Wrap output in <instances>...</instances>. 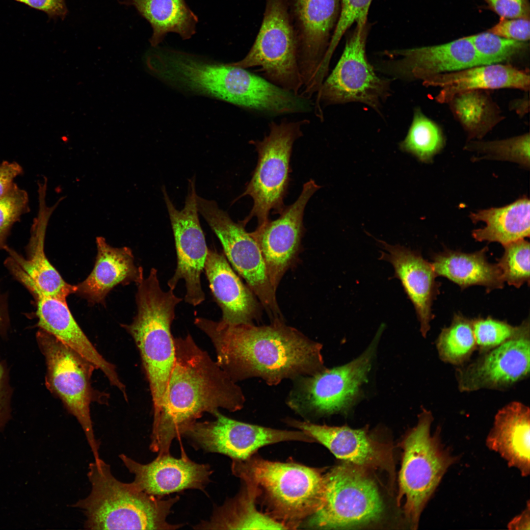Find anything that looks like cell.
Returning a JSON list of instances; mask_svg holds the SVG:
<instances>
[{
  "label": "cell",
  "mask_w": 530,
  "mask_h": 530,
  "mask_svg": "<svg viewBox=\"0 0 530 530\" xmlns=\"http://www.w3.org/2000/svg\"><path fill=\"white\" fill-rule=\"evenodd\" d=\"M439 127L426 117L419 108L415 109L407 134L399 144L400 150L424 163H429L444 145Z\"/></svg>",
  "instance_id": "d590c367"
},
{
  "label": "cell",
  "mask_w": 530,
  "mask_h": 530,
  "mask_svg": "<svg viewBox=\"0 0 530 530\" xmlns=\"http://www.w3.org/2000/svg\"><path fill=\"white\" fill-rule=\"evenodd\" d=\"M487 247L471 253L447 250L436 254L431 263L436 276L446 277L462 289L474 285L486 290L503 288L504 282L497 264L489 263Z\"/></svg>",
  "instance_id": "f546056e"
},
{
  "label": "cell",
  "mask_w": 530,
  "mask_h": 530,
  "mask_svg": "<svg viewBox=\"0 0 530 530\" xmlns=\"http://www.w3.org/2000/svg\"><path fill=\"white\" fill-rule=\"evenodd\" d=\"M487 31L507 39L526 42L530 37L529 19L500 17L499 22Z\"/></svg>",
  "instance_id": "7bdbcfd3"
},
{
  "label": "cell",
  "mask_w": 530,
  "mask_h": 530,
  "mask_svg": "<svg viewBox=\"0 0 530 530\" xmlns=\"http://www.w3.org/2000/svg\"><path fill=\"white\" fill-rule=\"evenodd\" d=\"M29 6L46 13L51 17L59 16L63 18L66 14L67 9L65 0H15Z\"/></svg>",
  "instance_id": "7dc6e473"
},
{
  "label": "cell",
  "mask_w": 530,
  "mask_h": 530,
  "mask_svg": "<svg viewBox=\"0 0 530 530\" xmlns=\"http://www.w3.org/2000/svg\"><path fill=\"white\" fill-rule=\"evenodd\" d=\"M530 200L526 197L499 208H491L471 212L469 217L485 226L474 230L472 236L477 241L497 242L503 246L529 238L530 233Z\"/></svg>",
  "instance_id": "4dcf8cb0"
},
{
  "label": "cell",
  "mask_w": 530,
  "mask_h": 530,
  "mask_svg": "<svg viewBox=\"0 0 530 530\" xmlns=\"http://www.w3.org/2000/svg\"><path fill=\"white\" fill-rule=\"evenodd\" d=\"M432 413L423 409L416 425L401 443L398 504L404 499V512L411 528L417 529L421 514L448 469L458 460L445 447L440 427L432 434Z\"/></svg>",
  "instance_id": "52a82bcc"
},
{
  "label": "cell",
  "mask_w": 530,
  "mask_h": 530,
  "mask_svg": "<svg viewBox=\"0 0 530 530\" xmlns=\"http://www.w3.org/2000/svg\"><path fill=\"white\" fill-rule=\"evenodd\" d=\"M12 389L9 384V371L5 361L0 362V432L11 419V399Z\"/></svg>",
  "instance_id": "f6af8a7d"
},
{
  "label": "cell",
  "mask_w": 530,
  "mask_h": 530,
  "mask_svg": "<svg viewBox=\"0 0 530 530\" xmlns=\"http://www.w3.org/2000/svg\"><path fill=\"white\" fill-rule=\"evenodd\" d=\"M488 7L505 18H530L529 0H483Z\"/></svg>",
  "instance_id": "ee69618b"
},
{
  "label": "cell",
  "mask_w": 530,
  "mask_h": 530,
  "mask_svg": "<svg viewBox=\"0 0 530 530\" xmlns=\"http://www.w3.org/2000/svg\"><path fill=\"white\" fill-rule=\"evenodd\" d=\"M119 457L134 475L132 482L145 492L158 497L188 489L204 491L213 472L208 464L196 463L184 451L180 458L170 453L158 455L145 464L124 454H120Z\"/></svg>",
  "instance_id": "603a6c76"
},
{
  "label": "cell",
  "mask_w": 530,
  "mask_h": 530,
  "mask_svg": "<svg viewBox=\"0 0 530 530\" xmlns=\"http://www.w3.org/2000/svg\"><path fill=\"white\" fill-rule=\"evenodd\" d=\"M308 119L269 123V132L262 140H251L258 155L257 166L245 191L238 198L250 196L253 205L249 214L242 221L246 223L253 217L258 226L268 220L272 210L280 214L285 208L284 199L290 182V159L293 143L303 135Z\"/></svg>",
  "instance_id": "ba28073f"
},
{
  "label": "cell",
  "mask_w": 530,
  "mask_h": 530,
  "mask_svg": "<svg viewBox=\"0 0 530 530\" xmlns=\"http://www.w3.org/2000/svg\"><path fill=\"white\" fill-rule=\"evenodd\" d=\"M369 24H357L343 52L316 93L314 111L322 120L323 107L359 102L377 110L390 94V80L379 77L366 55Z\"/></svg>",
  "instance_id": "8fae6325"
},
{
  "label": "cell",
  "mask_w": 530,
  "mask_h": 530,
  "mask_svg": "<svg viewBox=\"0 0 530 530\" xmlns=\"http://www.w3.org/2000/svg\"><path fill=\"white\" fill-rule=\"evenodd\" d=\"M204 269L222 311L221 321L233 325L253 324L260 318L261 304L231 268L224 254L209 248Z\"/></svg>",
  "instance_id": "d4e9b609"
},
{
  "label": "cell",
  "mask_w": 530,
  "mask_h": 530,
  "mask_svg": "<svg viewBox=\"0 0 530 530\" xmlns=\"http://www.w3.org/2000/svg\"><path fill=\"white\" fill-rule=\"evenodd\" d=\"M465 149L483 154V157L487 159L513 161L530 167L529 133L501 140L470 141Z\"/></svg>",
  "instance_id": "8d00e7d4"
},
{
  "label": "cell",
  "mask_w": 530,
  "mask_h": 530,
  "mask_svg": "<svg viewBox=\"0 0 530 530\" xmlns=\"http://www.w3.org/2000/svg\"><path fill=\"white\" fill-rule=\"evenodd\" d=\"M392 60L387 71L407 80L423 81L436 75L485 65L467 37L438 45L385 52Z\"/></svg>",
  "instance_id": "7402d4cb"
},
{
  "label": "cell",
  "mask_w": 530,
  "mask_h": 530,
  "mask_svg": "<svg viewBox=\"0 0 530 530\" xmlns=\"http://www.w3.org/2000/svg\"><path fill=\"white\" fill-rule=\"evenodd\" d=\"M233 473L263 494L272 517L289 529L298 526L321 506L325 475L318 469L258 457L232 460Z\"/></svg>",
  "instance_id": "8992f818"
},
{
  "label": "cell",
  "mask_w": 530,
  "mask_h": 530,
  "mask_svg": "<svg viewBox=\"0 0 530 530\" xmlns=\"http://www.w3.org/2000/svg\"><path fill=\"white\" fill-rule=\"evenodd\" d=\"M7 294L0 291V336L7 338L10 327V318Z\"/></svg>",
  "instance_id": "c3c4849f"
},
{
  "label": "cell",
  "mask_w": 530,
  "mask_h": 530,
  "mask_svg": "<svg viewBox=\"0 0 530 530\" xmlns=\"http://www.w3.org/2000/svg\"><path fill=\"white\" fill-rule=\"evenodd\" d=\"M140 15L151 24V45L156 47L168 32L188 39L195 33L197 16L185 0H131Z\"/></svg>",
  "instance_id": "d6a6232c"
},
{
  "label": "cell",
  "mask_w": 530,
  "mask_h": 530,
  "mask_svg": "<svg viewBox=\"0 0 530 530\" xmlns=\"http://www.w3.org/2000/svg\"><path fill=\"white\" fill-rule=\"evenodd\" d=\"M386 252L380 259L389 262L395 270L408 298L415 308L420 324V331L425 337L433 318L432 305L439 292V284L431 263L424 260L419 252L403 246L392 245L379 240Z\"/></svg>",
  "instance_id": "cb8c5ba5"
},
{
  "label": "cell",
  "mask_w": 530,
  "mask_h": 530,
  "mask_svg": "<svg viewBox=\"0 0 530 530\" xmlns=\"http://www.w3.org/2000/svg\"><path fill=\"white\" fill-rule=\"evenodd\" d=\"M149 72L174 87L214 98L262 114L272 106L275 88L263 77L230 64L188 53L154 50L144 59Z\"/></svg>",
  "instance_id": "3957f363"
},
{
  "label": "cell",
  "mask_w": 530,
  "mask_h": 530,
  "mask_svg": "<svg viewBox=\"0 0 530 530\" xmlns=\"http://www.w3.org/2000/svg\"><path fill=\"white\" fill-rule=\"evenodd\" d=\"M485 65L500 63L527 48L523 41L507 39L488 31L467 36Z\"/></svg>",
  "instance_id": "f35d334b"
},
{
  "label": "cell",
  "mask_w": 530,
  "mask_h": 530,
  "mask_svg": "<svg viewBox=\"0 0 530 530\" xmlns=\"http://www.w3.org/2000/svg\"><path fill=\"white\" fill-rule=\"evenodd\" d=\"M425 86L439 87L435 97L441 104L449 103L456 95L474 90L515 88L530 89V75L526 71L501 63L481 65L440 74L423 81Z\"/></svg>",
  "instance_id": "4316f807"
},
{
  "label": "cell",
  "mask_w": 530,
  "mask_h": 530,
  "mask_svg": "<svg viewBox=\"0 0 530 530\" xmlns=\"http://www.w3.org/2000/svg\"><path fill=\"white\" fill-rule=\"evenodd\" d=\"M486 445L499 454L523 477L530 474V411L522 402L512 401L499 409Z\"/></svg>",
  "instance_id": "f1b7e54d"
},
{
  "label": "cell",
  "mask_w": 530,
  "mask_h": 530,
  "mask_svg": "<svg viewBox=\"0 0 530 530\" xmlns=\"http://www.w3.org/2000/svg\"><path fill=\"white\" fill-rule=\"evenodd\" d=\"M97 254L93 270L82 282L76 285V294L92 304H104L107 293L119 284L134 283L144 279L143 270L135 264L130 248L113 247L101 237L96 240Z\"/></svg>",
  "instance_id": "83f0119b"
},
{
  "label": "cell",
  "mask_w": 530,
  "mask_h": 530,
  "mask_svg": "<svg viewBox=\"0 0 530 530\" xmlns=\"http://www.w3.org/2000/svg\"><path fill=\"white\" fill-rule=\"evenodd\" d=\"M198 212L204 218L222 246L224 255L235 270L259 299L271 320L282 319L260 248L241 221L235 222L217 203L197 196Z\"/></svg>",
  "instance_id": "5bb4252c"
},
{
  "label": "cell",
  "mask_w": 530,
  "mask_h": 530,
  "mask_svg": "<svg viewBox=\"0 0 530 530\" xmlns=\"http://www.w3.org/2000/svg\"><path fill=\"white\" fill-rule=\"evenodd\" d=\"M245 487L234 498L214 507L210 520L194 526L201 530H281L287 528L281 522L256 508L257 492Z\"/></svg>",
  "instance_id": "1f68e13d"
},
{
  "label": "cell",
  "mask_w": 530,
  "mask_h": 530,
  "mask_svg": "<svg viewBox=\"0 0 530 530\" xmlns=\"http://www.w3.org/2000/svg\"><path fill=\"white\" fill-rule=\"evenodd\" d=\"M87 474L89 494L72 506L81 509L89 530H176L167 518L178 496L164 498L149 494L133 482L125 483L112 475L101 458L90 463Z\"/></svg>",
  "instance_id": "277c9868"
},
{
  "label": "cell",
  "mask_w": 530,
  "mask_h": 530,
  "mask_svg": "<svg viewBox=\"0 0 530 530\" xmlns=\"http://www.w3.org/2000/svg\"><path fill=\"white\" fill-rule=\"evenodd\" d=\"M23 173L22 167L17 162L3 161L0 163V198L12 187L14 179Z\"/></svg>",
  "instance_id": "bcb514c9"
},
{
  "label": "cell",
  "mask_w": 530,
  "mask_h": 530,
  "mask_svg": "<svg viewBox=\"0 0 530 530\" xmlns=\"http://www.w3.org/2000/svg\"><path fill=\"white\" fill-rule=\"evenodd\" d=\"M29 212V198L27 192L16 184L0 198V249L7 246L6 240L15 223L19 221L22 215Z\"/></svg>",
  "instance_id": "ab89813d"
},
{
  "label": "cell",
  "mask_w": 530,
  "mask_h": 530,
  "mask_svg": "<svg viewBox=\"0 0 530 530\" xmlns=\"http://www.w3.org/2000/svg\"><path fill=\"white\" fill-rule=\"evenodd\" d=\"M36 340L45 357L48 389L62 401L80 423L96 460L100 444L95 438L90 406L94 400L91 378L95 366L73 348L40 329Z\"/></svg>",
  "instance_id": "4fadbf2b"
},
{
  "label": "cell",
  "mask_w": 530,
  "mask_h": 530,
  "mask_svg": "<svg viewBox=\"0 0 530 530\" xmlns=\"http://www.w3.org/2000/svg\"><path fill=\"white\" fill-rule=\"evenodd\" d=\"M212 421L196 422L183 434L195 450L244 460L259 448L280 442H313L302 431L280 430L245 423L226 417L219 410Z\"/></svg>",
  "instance_id": "2e32d148"
},
{
  "label": "cell",
  "mask_w": 530,
  "mask_h": 530,
  "mask_svg": "<svg viewBox=\"0 0 530 530\" xmlns=\"http://www.w3.org/2000/svg\"><path fill=\"white\" fill-rule=\"evenodd\" d=\"M472 322L477 347L481 353L509 340L519 328V325L514 326L491 317L475 318Z\"/></svg>",
  "instance_id": "60d3db41"
},
{
  "label": "cell",
  "mask_w": 530,
  "mask_h": 530,
  "mask_svg": "<svg viewBox=\"0 0 530 530\" xmlns=\"http://www.w3.org/2000/svg\"><path fill=\"white\" fill-rule=\"evenodd\" d=\"M367 470L346 462L325 474V492L320 508L307 519L313 529L359 526L379 518L383 504Z\"/></svg>",
  "instance_id": "7c38bea8"
},
{
  "label": "cell",
  "mask_w": 530,
  "mask_h": 530,
  "mask_svg": "<svg viewBox=\"0 0 530 530\" xmlns=\"http://www.w3.org/2000/svg\"><path fill=\"white\" fill-rule=\"evenodd\" d=\"M504 247V254L497 264L504 282L516 288L529 284L530 243L524 238Z\"/></svg>",
  "instance_id": "74e56055"
},
{
  "label": "cell",
  "mask_w": 530,
  "mask_h": 530,
  "mask_svg": "<svg viewBox=\"0 0 530 530\" xmlns=\"http://www.w3.org/2000/svg\"><path fill=\"white\" fill-rule=\"evenodd\" d=\"M229 324L203 318L194 323L210 339L219 366L235 382L260 378L270 386L318 373L326 367L322 345L287 325Z\"/></svg>",
  "instance_id": "6da1fadb"
},
{
  "label": "cell",
  "mask_w": 530,
  "mask_h": 530,
  "mask_svg": "<svg viewBox=\"0 0 530 530\" xmlns=\"http://www.w3.org/2000/svg\"><path fill=\"white\" fill-rule=\"evenodd\" d=\"M183 299L173 291L161 288L158 271L152 268L137 285V313L130 324L122 325L139 351L152 398L153 417L160 411L175 358L171 326L176 305Z\"/></svg>",
  "instance_id": "5b68a950"
},
{
  "label": "cell",
  "mask_w": 530,
  "mask_h": 530,
  "mask_svg": "<svg viewBox=\"0 0 530 530\" xmlns=\"http://www.w3.org/2000/svg\"><path fill=\"white\" fill-rule=\"evenodd\" d=\"M188 185L185 206L180 211L175 207L165 186L162 188L177 253L176 269L167 285L169 289L174 291L179 281L183 279L186 288L185 300L196 306L205 299L201 275L209 248L199 220L194 177L189 180Z\"/></svg>",
  "instance_id": "e0dca14e"
},
{
  "label": "cell",
  "mask_w": 530,
  "mask_h": 530,
  "mask_svg": "<svg viewBox=\"0 0 530 530\" xmlns=\"http://www.w3.org/2000/svg\"><path fill=\"white\" fill-rule=\"evenodd\" d=\"M46 187H38L39 211L30 229V237L26 247V258L19 255L7 246L4 250L9 256L5 265L13 276L26 287L32 295H42L66 301L75 293L76 286L62 278L49 261L44 251L46 229L54 207L45 205Z\"/></svg>",
  "instance_id": "ffe728a7"
},
{
  "label": "cell",
  "mask_w": 530,
  "mask_h": 530,
  "mask_svg": "<svg viewBox=\"0 0 530 530\" xmlns=\"http://www.w3.org/2000/svg\"><path fill=\"white\" fill-rule=\"evenodd\" d=\"M382 331L380 327L370 346L350 362L292 380L293 385L286 400L287 406L306 421L349 408L361 386L367 381Z\"/></svg>",
  "instance_id": "9c48e42d"
},
{
  "label": "cell",
  "mask_w": 530,
  "mask_h": 530,
  "mask_svg": "<svg viewBox=\"0 0 530 530\" xmlns=\"http://www.w3.org/2000/svg\"><path fill=\"white\" fill-rule=\"evenodd\" d=\"M479 90L457 95L449 103L470 139L481 138L500 119L497 106Z\"/></svg>",
  "instance_id": "836d02e7"
},
{
  "label": "cell",
  "mask_w": 530,
  "mask_h": 530,
  "mask_svg": "<svg viewBox=\"0 0 530 530\" xmlns=\"http://www.w3.org/2000/svg\"><path fill=\"white\" fill-rule=\"evenodd\" d=\"M436 346L442 361L458 367L464 365L477 349L472 319L455 314L450 324L441 330Z\"/></svg>",
  "instance_id": "e575fe53"
},
{
  "label": "cell",
  "mask_w": 530,
  "mask_h": 530,
  "mask_svg": "<svg viewBox=\"0 0 530 530\" xmlns=\"http://www.w3.org/2000/svg\"><path fill=\"white\" fill-rule=\"evenodd\" d=\"M530 501H528L525 508L508 523L507 528L511 530H529L530 529Z\"/></svg>",
  "instance_id": "681fc988"
},
{
  "label": "cell",
  "mask_w": 530,
  "mask_h": 530,
  "mask_svg": "<svg viewBox=\"0 0 530 530\" xmlns=\"http://www.w3.org/2000/svg\"><path fill=\"white\" fill-rule=\"evenodd\" d=\"M372 0H341L338 20L326 54L331 59L336 48L345 32L354 24H365Z\"/></svg>",
  "instance_id": "b9f144b4"
},
{
  "label": "cell",
  "mask_w": 530,
  "mask_h": 530,
  "mask_svg": "<svg viewBox=\"0 0 530 530\" xmlns=\"http://www.w3.org/2000/svg\"><path fill=\"white\" fill-rule=\"evenodd\" d=\"M320 187L310 179L304 184L297 200L285 207L277 219H269L250 233L260 248L269 281L275 291L285 273L297 259L304 232L305 208L311 196Z\"/></svg>",
  "instance_id": "d6986e66"
},
{
  "label": "cell",
  "mask_w": 530,
  "mask_h": 530,
  "mask_svg": "<svg viewBox=\"0 0 530 530\" xmlns=\"http://www.w3.org/2000/svg\"><path fill=\"white\" fill-rule=\"evenodd\" d=\"M175 358L161 408L153 417L150 450L170 454L173 440L205 413L219 408L241 409L245 398L240 387L202 349L189 334L174 338Z\"/></svg>",
  "instance_id": "7a4b0ae2"
},
{
  "label": "cell",
  "mask_w": 530,
  "mask_h": 530,
  "mask_svg": "<svg viewBox=\"0 0 530 530\" xmlns=\"http://www.w3.org/2000/svg\"><path fill=\"white\" fill-rule=\"evenodd\" d=\"M229 63L244 69L259 68L268 81L300 94L303 82L297 42L287 0H265L262 21L253 45L242 59Z\"/></svg>",
  "instance_id": "30bf717a"
},
{
  "label": "cell",
  "mask_w": 530,
  "mask_h": 530,
  "mask_svg": "<svg viewBox=\"0 0 530 530\" xmlns=\"http://www.w3.org/2000/svg\"><path fill=\"white\" fill-rule=\"evenodd\" d=\"M286 421L324 445L337 458L367 470H384L394 480L392 447L375 439L367 428L319 425L291 418Z\"/></svg>",
  "instance_id": "44dd1931"
},
{
  "label": "cell",
  "mask_w": 530,
  "mask_h": 530,
  "mask_svg": "<svg viewBox=\"0 0 530 530\" xmlns=\"http://www.w3.org/2000/svg\"><path fill=\"white\" fill-rule=\"evenodd\" d=\"M38 326L67 344L100 370L111 385L126 395V387L112 364L97 350L73 317L66 301L42 295L33 296Z\"/></svg>",
  "instance_id": "484cf974"
},
{
  "label": "cell",
  "mask_w": 530,
  "mask_h": 530,
  "mask_svg": "<svg viewBox=\"0 0 530 530\" xmlns=\"http://www.w3.org/2000/svg\"><path fill=\"white\" fill-rule=\"evenodd\" d=\"M295 32L298 64L306 93L319 88L324 59L336 26L341 0H287Z\"/></svg>",
  "instance_id": "9a60e30c"
},
{
  "label": "cell",
  "mask_w": 530,
  "mask_h": 530,
  "mask_svg": "<svg viewBox=\"0 0 530 530\" xmlns=\"http://www.w3.org/2000/svg\"><path fill=\"white\" fill-rule=\"evenodd\" d=\"M530 337L528 318L510 339L468 365L459 366L455 376L459 391L503 390L526 379L530 369Z\"/></svg>",
  "instance_id": "ac0fdd59"
}]
</instances>
